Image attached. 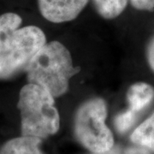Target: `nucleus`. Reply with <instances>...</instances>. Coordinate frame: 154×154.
Returning a JSON list of instances; mask_svg holds the SVG:
<instances>
[{"label": "nucleus", "instance_id": "1", "mask_svg": "<svg viewBox=\"0 0 154 154\" xmlns=\"http://www.w3.org/2000/svg\"><path fill=\"white\" fill-rule=\"evenodd\" d=\"M16 13L0 16V80H10L26 71L34 56L46 43L41 28L21 27Z\"/></svg>", "mask_w": 154, "mask_h": 154}, {"label": "nucleus", "instance_id": "5", "mask_svg": "<svg viewBox=\"0 0 154 154\" xmlns=\"http://www.w3.org/2000/svg\"><path fill=\"white\" fill-rule=\"evenodd\" d=\"M88 0H38L42 17L51 22L61 23L75 19Z\"/></svg>", "mask_w": 154, "mask_h": 154}, {"label": "nucleus", "instance_id": "9", "mask_svg": "<svg viewBox=\"0 0 154 154\" xmlns=\"http://www.w3.org/2000/svg\"><path fill=\"white\" fill-rule=\"evenodd\" d=\"M93 2L100 17L113 19L124 11L128 0H93Z\"/></svg>", "mask_w": 154, "mask_h": 154}, {"label": "nucleus", "instance_id": "12", "mask_svg": "<svg viewBox=\"0 0 154 154\" xmlns=\"http://www.w3.org/2000/svg\"><path fill=\"white\" fill-rule=\"evenodd\" d=\"M132 6L139 11H152L154 10V0H130Z\"/></svg>", "mask_w": 154, "mask_h": 154}, {"label": "nucleus", "instance_id": "11", "mask_svg": "<svg viewBox=\"0 0 154 154\" xmlns=\"http://www.w3.org/2000/svg\"><path fill=\"white\" fill-rule=\"evenodd\" d=\"M92 154H150L149 150L145 147L136 146H128V147H122V146H114L111 147L110 150L99 152V153Z\"/></svg>", "mask_w": 154, "mask_h": 154}, {"label": "nucleus", "instance_id": "2", "mask_svg": "<svg viewBox=\"0 0 154 154\" xmlns=\"http://www.w3.org/2000/svg\"><path fill=\"white\" fill-rule=\"evenodd\" d=\"M79 71L69 51L58 41L45 43L26 69L28 83L45 88L54 98L66 93L69 80Z\"/></svg>", "mask_w": 154, "mask_h": 154}, {"label": "nucleus", "instance_id": "3", "mask_svg": "<svg viewBox=\"0 0 154 154\" xmlns=\"http://www.w3.org/2000/svg\"><path fill=\"white\" fill-rule=\"evenodd\" d=\"M17 107L21 114L22 135L45 139L55 134L60 116L54 96L36 84L28 83L21 89Z\"/></svg>", "mask_w": 154, "mask_h": 154}, {"label": "nucleus", "instance_id": "6", "mask_svg": "<svg viewBox=\"0 0 154 154\" xmlns=\"http://www.w3.org/2000/svg\"><path fill=\"white\" fill-rule=\"evenodd\" d=\"M127 99L129 109L137 113L152 102L154 99V88L148 83H134L127 93Z\"/></svg>", "mask_w": 154, "mask_h": 154}, {"label": "nucleus", "instance_id": "4", "mask_svg": "<svg viewBox=\"0 0 154 154\" xmlns=\"http://www.w3.org/2000/svg\"><path fill=\"white\" fill-rule=\"evenodd\" d=\"M107 106L99 98L84 102L77 110L74 129L77 140L92 153L104 152L114 146V137L105 124Z\"/></svg>", "mask_w": 154, "mask_h": 154}, {"label": "nucleus", "instance_id": "7", "mask_svg": "<svg viewBox=\"0 0 154 154\" xmlns=\"http://www.w3.org/2000/svg\"><path fill=\"white\" fill-rule=\"evenodd\" d=\"M40 146L41 139L22 135L4 144L0 149V154H45Z\"/></svg>", "mask_w": 154, "mask_h": 154}, {"label": "nucleus", "instance_id": "13", "mask_svg": "<svg viewBox=\"0 0 154 154\" xmlns=\"http://www.w3.org/2000/svg\"><path fill=\"white\" fill-rule=\"evenodd\" d=\"M146 57L150 68L154 72V38L149 43L147 51H146Z\"/></svg>", "mask_w": 154, "mask_h": 154}, {"label": "nucleus", "instance_id": "10", "mask_svg": "<svg viewBox=\"0 0 154 154\" xmlns=\"http://www.w3.org/2000/svg\"><path fill=\"white\" fill-rule=\"evenodd\" d=\"M136 119V112L128 109L126 111L120 113L115 118V126L117 131L120 133L127 132Z\"/></svg>", "mask_w": 154, "mask_h": 154}, {"label": "nucleus", "instance_id": "8", "mask_svg": "<svg viewBox=\"0 0 154 154\" xmlns=\"http://www.w3.org/2000/svg\"><path fill=\"white\" fill-rule=\"evenodd\" d=\"M130 139L135 145L154 152V112L136 128Z\"/></svg>", "mask_w": 154, "mask_h": 154}]
</instances>
